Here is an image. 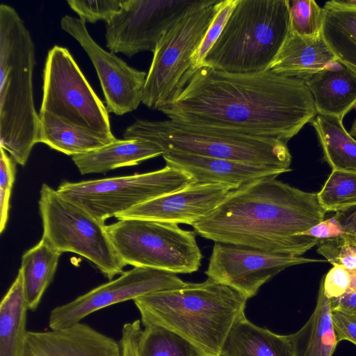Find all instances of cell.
Wrapping results in <instances>:
<instances>
[{
	"label": "cell",
	"instance_id": "13",
	"mask_svg": "<svg viewBox=\"0 0 356 356\" xmlns=\"http://www.w3.org/2000/svg\"><path fill=\"white\" fill-rule=\"evenodd\" d=\"M177 274L145 267H134L117 279L99 285L73 300L53 309L51 330L70 327L92 313L113 305L134 300L152 293L174 290L186 284Z\"/></svg>",
	"mask_w": 356,
	"mask_h": 356
},
{
	"label": "cell",
	"instance_id": "35",
	"mask_svg": "<svg viewBox=\"0 0 356 356\" xmlns=\"http://www.w3.org/2000/svg\"><path fill=\"white\" fill-rule=\"evenodd\" d=\"M322 280L324 293L328 299L356 291V270L334 266Z\"/></svg>",
	"mask_w": 356,
	"mask_h": 356
},
{
	"label": "cell",
	"instance_id": "27",
	"mask_svg": "<svg viewBox=\"0 0 356 356\" xmlns=\"http://www.w3.org/2000/svg\"><path fill=\"white\" fill-rule=\"evenodd\" d=\"M332 170L356 172V140L346 131L343 119L317 115L311 122Z\"/></svg>",
	"mask_w": 356,
	"mask_h": 356
},
{
	"label": "cell",
	"instance_id": "8",
	"mask_svg": "<svg viewBox=\"0 0 356 356\" xmlns=\"http://www.w3.org/2000/svg\"><path fill=\"white\" fill-rule=\"evenodd\" d=\"M122 263L177 273H192L201 266L202 254L194 231L177 224L123 219L106 225Z\"/></svg>",
	"mask_w": 356,
	"mask_h": 356
},
{
	"label": "cell",
	"instance_id": "40",
	"mask_svg": "<svg viewBox=\"0 0 356 356\" xmlns=\"http://www.w3.org/2000/svg\"><path fill=\"white\" fill-rule=\"evenodd\" d=\"M334 216L344 233L356 236V205L339 211Z\"/></svg>",
	"mask_w": 356,
	"mask_h": 356
},
{
	"label": "cell",
	"instance_id": "4",
	"mask_svg": "<svg viewBox=\"0 0 356 356\" xmlns=\"http://www.w3.org/2000/svg\"><path fill=\"white\" fill-rule=\"evenodd\" d=\"M35 45L10 6L0 5V147L24 165L39 143L40 117L34 104Z\"/></svg>",
	"mask_w": 356,
	"mask_h": 356
},
{
	"label": "cell",
	"instance_id": "26",
	"mask_svg": "<svg viewBox=\"0 0 356 356\" xmlns=\"http://www.w3.org/2000/svg\"><path fill=\"white\" fill-rule=\"evenodd\" d=\"M61 254L42 238L22 255L19 270L22 274L26 299L31 311L38 308L53 281Z\"/></svg>",
	"mask_w": 356,
	"mask_h": 356
},
{
	"label": "cell",
	"instance_id": "18",
	"mask_svg": "<svg viewBox=\"0 0 356 356\" xmlns=\"http://www.w3.org/2000/svg\"><path fill=\"white\" fill-rule=\"evenodd\" d=\"M162 156L167 165L189 175L193 184H222L234 189L259 179L276 178L290 171L280 167L184 153L167 152Z\"/></svg>",
	"mask_w": 356,
	"mask_h": 356
},
{
	"label": "cell",
	"instance_id": "21",
	"mask_svg": "<svg viewBox=\"0 0 356 356\" xmlns=\"http://www.w3.org/2000/svg\"><path fill=\"white\" fill-rule=\"evenodd\" d=\"M164 154L157 145L142 139H116L96 150L72 156L81 175L106 173L141 162Z\"/></svg>",
	"mask_w": 356,
	"mask_h": 356
},
{
	"label": "cell",
	"instance_id": "19",
	"mask_svg": "<svg viewBox=\"0 0 356 356\" xmlns=\"http://www.w3.org/2000/svg\"><path fill=\"white\" fill-rule=\"evenodd\" d=\"M337 60L322 33L304 36L290 31L268 70L305 81Z\"/></svg>",
	"mask_w": 356,
	"mask_h": 356
},
{
	"label": "cell",
	"instance_id": "31",
	"mask_svg": "<svg viewBox=\"0 0 356 356\" xmlns=\"http://www.w3.org/2000/svg\"><path fill=\"white\" fill-rule=\"evenodd\" d=\"M289 13L290 31L304 36L321 33L323 9L315 1H289Z\"/></svg>",
	"mask_w": 356,
	"mask_h": 356
},
{
	"label": "cell",
	"instance_id": "23",
	"mask_svg": "<svg viewBox=\"0 0 356 356\" xmlns=\"http://www.w3.org/2000/svg\"><path fill=\"white\" fill-rule=\"evenodd\" d=\"M322 35L337 59L356 74V0L327 1Z\"/></svg>",
	"mask_w": 356,
	"mask_h": 356
},
{
	"label": "cell",
	"instance_id": "12",
	"mask_svg": "<svg viewBox=\"0 0 356 356\" xmlns=\"http://www.w3.org/2000/svg\"><path fill=\"white\" fill-rule=\"evenodd\" d=\"M202 0H124L120 10L106 23V45L128 57L154 52L165 30Z\"/></svg>",
	"mask_w": 356,
	"mask_h": 356
},
{
	"label": "cell",
	"instance_id": "16",
	"mask_svg": "<svg viewBox=\"0 0 356 356\" xmlns=\"http://www.w3.org/2000/svg\"><path fill=\"white\" fill-rule=\"evenodd\" d=\"M234 190L222 184L191 183L179 191L136 206L115 218L192 226L214 211Z\"/></svg>",
	"mask_w": 356,
	"mask_h": 356
},
{
	"label": "cell",
	"instance_id": "25",
	"mask_svg": "<svg viewBox=\"0 0 356 356\" xmlns=\"http://www.w3.org/2000/svg\"><path fill=\"white\" fill-rule=\"evenodd\" d=\"M330 300L320 283L315 309L305 324L291 334L293 356H332L337 341L332 327Z\"/></svg>",
	"mask_w": 356,
	"mask_h": 356
},
{
	"label": "cell",
	"instance_id": "32",
	"mask_svg": "<svg viewBox=\"0 0 356 356\" xmlns=\"http://www.w3.org/2000/svg\"><path fill=\"white\" fill-rule=\"evenodd\" d=\"M317 252L334 266L356 270V236L344 233L339 236L320 240Z\"/></svg>",
	"mask_w": 356,
	"mask_h": 356
},
{
	"label": "cell",
	"instance_id": "28",
	"mask_svg": "<svg viewBox=\"0 0 356 356\" xmlns=\"http://www.w3.org/2000/svg\"><path fill=\"white\" fill-rule=\"evenodd\" d=\"M39 117V143L65 154L73 156L86 154L110 144L98 136L63 122L49 113L40 111Z\"/></svg>",
	"mask_w": 356,
	"mask_h": 356
},
{
	"label": "cell",
	"instance_id": "9",
	"mask_svg": "<svg viewBox=\"0 0 356 356\" xmlns=\"http://www.w3.org/2000/svg\"><path fill=\"white\" fill-rule=\"evenodd\" d=\"M42 238L60 253L72 252L91 261L111 280L124 264L118 257L104 222L43 184L38 200Z\"/></svg>",
	"mask_w": 356,
	"mask_h": 356
},
{
	"label": "cell",
	"instance_id": "29",
	"mask_svg": "<svg viewBox=\"0 0 356 356\" xmlns=\"http://www.w3.org/2000/svg\"><path fill=\"white\" fill-rule=\"evenodd\" d=\"M139 356H201L186 340L159 326L145 327L138 342Z\"/></svg>",
	"mask_w": 356,
	"mask_h": 356
},
{
	"label": "cell",
	"instance_id": "33",
	"mask_svg": "<svg viewBox=\"0 0 356 356\" xmlns=\"http://www.w3.org/2000/svg\"><path fill=\"white\" fill-rule=\"evenodd\" d=\"M124 0H68L70 8L86 22H108L121 9Z\"/></svg>",
	"mask_w": 356,
	"mask_h": 356
},
{
	"label": "cell",
	"instance_id": "24",
	"mask_svg": "<svg viewBox=\"0 0 356 356\" xmlns=\"http://www.w3.org/2000/svg\"><path fill=\"white\" fill-rule=\"evenodd\" d=\"M28 309L19 270L0 305V356H25Z\"/></svg>",
	"mask_w": 356,
	"mask_h": 356
},
{
	"label": "cell",
	"instance_id": "14",
	"mask_svg": "<svg viewBox=\"0 0 356 356\" xmlns=\"http://www.w3.org/2000/svg\"><path fill=\"white\" fill-rule=\"evenodd\" d=\"M322 261H325L215 242L204 273L208 278L232 288L249 299L285 268Z\"/></svg>",
	"mask_w": 356,
	"mask_h": 356
},
{
	"label": "cell",
	"instance_id": "17",
	"mask_svg": "<svg viewBox=\"0 0 356 356\" xmlns=\"http://www.w3.org/2000/svg\"><path fill=\"white\" fill-rule=\"evenodd\" d=\"M25 356H122L119 341L78 323L47 332L28 331Z\"/></svg>",
	"mask_w": 356,
	"mask_h": 356
},
{
	"label": "cell",
	"instance_id": "15",
	"mask_svg": "<svg viewBox=\"0 0 356 356\" xmlns=\"http://www.w3.org/2000/svg\"><path fill=\"white\" fill-rule=\"evenodd\" d=\"M86 24L70 15L63 16L60 22L61 29L80 44L90 58L108 111L122 115L136 110L143 100L147 73L129 66L114 53L102 48L90 36Z\"/></svg>",
	"mask_w": 356,
	"mask_h": 356
},
{
	"label": "cell",
	"instance_id": "42",
	"mask_svg": "<svg viewBox=\"0 0 356 356\" xmlns=\"http://www.w3.org/2000/svg\"><path fill=\"white\" fill-rule=\"evenodd\" d=\"M349 134H350V136H352L353 137H356V118L355 120H354L353 122V124L352 125V127L350 129V131L349 132Z\"/></svg>",
	"mask_w": 356,
	"mask_h": 356
},
{
	"label": "cell",
	"instance_id": "34",
	"mask_svg": "<svg viewBox=\"0 0 356 356\" xmlns=\"http://www.w3.org/2000/svg\"><path fill=\"white\" fill-rule=\"evenodd\" d=\"M238 0H221L220 1L213 21L193 57V64L195 70L202 66L207 54L222 32Z\"/></svg>",
	"mask_w": 356,
	"mask_h": 356
},
{
	"label": "cell",
	"instance_id": "11",
	"mask_svg": "<svg viewBox=\"0 0 356 356\" xmlns=\"http://www.w3.org/2000/svg\"><path fill=\"white\" fill-rule=\"evenodd\" d=\"M192 182L187 173L165 165L161 169L141 174L79 182L63 181L57 191L104 223L109 218L179 191Z\"/></svg>",
	"mask_w": 356,
	"mask_h": 356
},
{
	"label": "cell",
	"instance_id": "7",
	"mask_svg": "<svg viewBox=\"0 0 356 356\" xmlns=\"http://www.w3.org/2000/svg\"><path fill=\"white\" fill-rule=\"evenodd\" d=\"M221 0H202L172 24L153 52L142 103L159 110L173 101L195 71L193 57L218 10Z\"/></svg>",
	"mask_w": 356,
	"mask_h": 356
},
{
	"label": "cell",
	"instance_id": "36",
	"mask_svg": "<svg viewBox=\"0 0 356 356\" xmlns=\"http://www.w3.org/2000/svg\"><path fill=\"white\" fill-rule=\"evenodd\" d=\"M333 330L337 343L349 341L356 345V316L331 310Z\"/></svg>",
	"mask_w": 356,
	"mask_h": 356
},
{
	"label": "cell",
	"instance_id": "2",
	"mask_svg": "<svg viewBox=\"0 0 356 356\" xmlns=\"http://www.w3.org/2000/svg\"><path fill=\"white\" fill-rule=\"evenodd\" d=\"M326 212L317 193L266 178L232 191L192 227L214 243L301 256L320 241L302 234L323 221Z\"/></svg>",
	"mask_w": 356,
	"mask_h": 356
},
{
	"label": "cell",
	"instance_id": "22",
	"mask_svg": "<svg viewBox=\"0 0 356 356\" xmlns=\"http://www.w3.org/2000/svg\"><path fill=\"white\" fill-rule=\"evenodd\" d=\"M221 356H293L291 334H278L259 327L243 314L232 325Z\"/></svg>",
	"mask_w": 356,
	"mask_h": 356
},
{
	"label": "cell",
	"instance_id": "39",
	"mask_svg": "<svg viewBox=\"0 0 356 356\" xmlns=\"http://www.w3.org/2000/svg\"><path fill=\"white\" fill-rule=\"evenodd\" d=\"M343 234H344V232L334 216H332L329 219L323 220L303 232L302 235H307L319 240H323L337 237Z\"/></svg>",
	"mask_w": 356,
	"mask_h": 356
},
{
	"label": "cell",
	"instance_id": "20",
	"mask_svg": "<svg viewBox=\"0 0 356 356\" xmlns=\"http://www.w3.org/2000/svg\"><path fill=\"white\" fill-rule=\"evenodd\" d=\"M305 82L318 114L343 119L356 107V74L338 60Z\"/></svg>",
	"mask_w": 356,
	"mask_h": 356
},
{
	"label": "cell",
	"instance_id": "10",
	"mask_svg": "<svg viewBox=\"0 0 356 356\" xmlns=\"http://www.w3.org/2000/svg\"><path fill=\"white\" fill-rule=\"evenodd\" d=\"M42 80L40 111L49 113L110 143L116 140L106 107L67 48L55 45L49 50Z\"/></svg>",
	"mask_w": 356,
	"mask_h": 356
},
{
	"label": "cell",
	"instance_id": "38",
	"mask_svg": "<svg viewBox=\"0 0 356 356\" xmlns=\"http://www.w3.org/2000/svg\"><path fill=\"white\" fill-rule=\"evenodd\" d=\"M0 194L11 195L16 175V162L0 147Z\"/></svg>",
	"mask_w": 356,
	"mask_h": 356
},
{
	"label": "cell",
	"instance_id": "3",
	"mask_svg": "<svg viewBox=\"0 0 356 356\" xmlns=\"http://www.w3.org/2000/svg\"><path fill=\"white\" fill-rule=\"evenodd\" d=\"M247 300L232 288L207 278L134 302L144 327H164L189 342L201 356H221L232 325L245 314Z\"/></svg>",
	"mask_w": 356,
	"mask_h": 356
},
{
	"label": "cell",
	"instance_id": "5",
	"mask_svg": "<svg viewBox=\"0 0 356 356\" xmlns=\"http://www.w3.org/2000/svg\"><path fill=\"white\" fill-rule=\"evenodd\" d=\"M289 31V0H238L202 66L232 74L267 71Z\"/></svg>",
	"mask_w": 356,
	"mask_h": 356
},
{
	"label": "cell",
	"instance_id": "1",
	"mask_svg": "<svg viewBox=\"0 0 356 356\" xmlns=\"http://www.w3.org/2000/svg\"><path fill=\"white\" fill-rule=\"evenodd\" d=\"M159 111L182 123L286 142L318 114L302 79L270 70L232 74L204 65Z\"/></svg>",
	"mask_w": 356,
	"mask_h": 356
},
{
	"label": "cell",
	"instance_id": "6",
	"mask_svg": "<svg viewBox=\"0 0 356 356\" xmlns=\"http://www.w3.org/2000/svg\"><path fill=\"white\" fill-rule=\"evenodd\" d=\"M123 138L150 141L159 145L164 153H184L291 170V155L287 142L275 138L189 124L170 119H137L125 129Z\"/></svg>",
	"mask_w": 356,
	"mask_h": 356
},
{
	"label": "cell",
	"instance_id": "41",
	"mask_svg": "<svg viewBox=\"0 0 356 356\" xmlns=\"http://www.w3.org/2000/svg\"><path fill=\"white\" fill-rule=\"evenodd\" d=\"M329 300L331 310H338L356 316V291Z\"/></svg>",
	"mask_w": 356,
	"mask_h": 356
},
{
	"label": "cell",
	"instance_id": "30",
	"mask_svg": "<svg viewBox=\"0 0 356 356\" xmlns=\"http://www.w3.org/2000/svg\"><path fill=\"white\" fill-rule=\"evenodd\" d=\"M317 195L326 211L337 212L355 206L356 172L332 170Z\"/></svg>",
	"mask_w": 356,
	"mask_h": 356
},
{
	"label": "cell",
	"instance_id": "37",
	"mask_svg": "<svg viewBox=\"0 0 356 356\" xmlns=\"http://www.w3.org/2000/svg\"><path fill=\"white\" fill-rule=\"evenodd\" d=\"M142 330L139 320L124 325L121 339L119 341L122 356H139L138 342Z\"/></svg>",
	"mask_w": 356,
	"mask_h": 356
}]
</instances>
